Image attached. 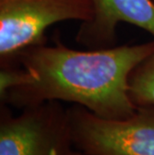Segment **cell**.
Instances as JSON below:
<instances>
[{
  "mask_svg": "<svg viewBox=\"0 0 154 155\" xmlns=\"http://www.w3.org/2000/svg\"><path fill=\"white\" fill-rule=\"evenodd\" d=\"M92 0H0V59L2 66L32 46L42 44L48 27L66 20L86 22Z\"/></svg>",
  "mask_w": 154,
  "mask_h": 155,
  "instance_id": "cell-2",
  "label": "cell"
},
{
  "mask_svg": "<svg viewBox=\"0 0 154 155\" xmlns=\"http://www.w3.org/2000/svg\"><path fill=\"white\" fill-rule=\"evenodd\" d=\"M72 139L82 155H154V107L125 119L99 117L80 105L67 110Z\"/></svg>",
  "mask_w": 154,
  "mask_h": 155,
  "instance_id": "cell-3",
  "label": "cell"
},
{
  "mask_svg": "<svg viewBox=\"0 0 154 155\" xmlns=\"http://www.w3.org/2000/svg\"><path fill=\"white\" fill-rule=\"evenodd\" d=\"M129 96L136 107H154V51L131 73Z\"/></svg>",
  "mask_w": 154,
  "mask_h": 155,
  "instance_id": "cell-6",
  "label": "cell"
},
{
  "mask_svg": "<svg viewBox=\"0 0 154 155\" xmlns=\"http://www.w3.org/2000/svg\"><path fill=\"white\" fill-rule=\"evenodd\" d=\"M0 155H82L74 146L67 110L58 101L1 114Z\"/></svg>",
  "mask_w": 154,
  "mask_h": 155,
  "instance_id": "cell-4",
  "label": "cell"
},
{
  "mask_svg": "<svg viewBox=\"0 0 154 155\" xmlns=\"http://www.w3.org/2000/svg\"><path fill=\"white\" fill-rule=\"evenodd\" d=\"M153 51L154 40L84 51L61 43L32 46L19 56L25 83L3 101L21 108L67 101L99 117L125 119L137 110L129 96L130 75Z\"/></svg>",
  "mask_w": 154,
  "mask_h": 155,
  "instance_id": "cell-1",
  "label": "cell"
},
{
  "mask_svg": "<svg viewBox=\"0 0 154 155\" xmlns=\"http://www.w3.org/2000/svg\"><path fill=\"white\" fill-rule=\"evenodd\" d=\"M93 16L82 22L76 34L79 44L93 49L113 45L116 29L124 22L137 26L154 39V2L152 0H92Z\"/></svg>",
  "mask_w": 154,
  "mask_h": 155,
  "instance_id": "cell-5",
  "label": "cell"
}]
</instances>
